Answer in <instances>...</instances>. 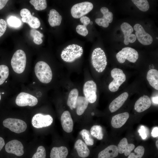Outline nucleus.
I'll return each instance as SVG.
<instances>
[{
  "instance_id": "f257e3e1",
  "label": "nucleus",
  "mask_w": 158,
  "mask_h": 158,
  "mask_svg": "<svg viewBox=\"0 0 158 158\" xmlns=\"http://www.w3.org/2000/svg\"><path fill=\"white\" fill-rule=\"evenodd\" d=\"M35 75L41 82L48 83L51 81L52 73L49 66L45 62L39 61L37 62L35 67Z\"/></svg>"
},
{
  "instance_id": "f03ea898",
  "label": "nucleus",
  "mask_w": 158,
  "mask_h": 158,
  "mask_svg": "<svg viewBox=\"0 0 158 158\" xmlns=\"http://www.w3.org/2000/svg\"><path fill=\"white\" fill-rule=\"evenodd\" d=\"M91 63L98 72H102L105 70L107 64V59L105 52L100 48H97L93 51Z\"/></svg>"
},
{
  "instance_id": "7ed1b4c3",
  "label": "nucleus",
  "mask_w": 158,
  "mask_h": 158,
  "mask_svg": "<svg viewBox=\"0 0 158 158\" xmlns=\"http://www.w3.org/2000/svg\"><path fill=\"white\" fill-rule=\"evenodd\" d=\"M83 50L82 47L78 45L72 44L67 46L62 51L61 57L64 61L72 62L82 55Z\"/></svg>"
},
{
  "instance_id": "20e7f679",
  "label": "nucleus",
  "mask_w": 158,
  "mask_h": 158,
  "mask_svg": "<svg viewBox=\"0 0 158 158\" xmlns=\"http://www.w3.org/2000/svg\"><path fill=\"white\" fill-rule=\"evenodd\" d=\"M26 63L25 54L21 49L17 50L14 54L11 61V64L13 71L20 74L25 70Z\"/></svg>"
},
{
  "instance_id": "39448f33",
  "label": "nucleus",
  "mask_w": 158,
  "mask_h": 158,
  "mask_svg": "<svg viewBox=\"0 0 158 158\" xmlns=\"http://www.w3.org/2000/svg\"><path fill=\"white\" fill-rule=\"evenodd\" d=\"M111 75L114 79L109 84L108 87L110 91L114 92L118 90L119 87L125 81L126 77L123 71L117 68L111 70Z\"/></svg>"
},
{
  "instance_id": "423d86ee",
  "label": "nucleus",
  "mask_w": 158,
  "mask_h": 158,
  "mask_svg": "<svg viewBox=\"0 0 158 158\" xmlns=\"http://www.w3.org/2000/svg\"><path fill=\"white\" fill-rule=\"evenodd\" d=\"M116 58L120 63H124L126 59L135 63L138 58V54L135 49L130 47L123 48L116 54Z\"/></svg>"
},
{
  "instance_id": "0eeeda50",
  "label": "nucleus",
  "mask_w": 158,
  "mask_h": 158,
  "mask_svg": "<svg viewBox=\"0 0 158 158\" xmlns=\"http://www.w3.org/2000/svg\"><path fill=\"white\" fill-rule=\"evenodd\" d=\"M93 8L92 4L88 1L76 4L71 8V13L73 18H79L88 13Z\"/></svg>"
},
{
  "instance_id": "6e6552de",
  "label": "nucleus",
  "mask_w": 158,
  "mask_h": 158,
  "mask_svg": "<svg viewBox=\"0 0 158 158\" xmlns=\"http://www.w3.org/2000/svg\"><path fill=\"white\" fill-rule=\"evenodd\" d=\"M3 125L11 131L17 133L25 131L27 128V124L24 121L16 118H6L3 121Z\"/></svg>"
},
{
  "instance_id": "1a4fd4ad",
  "label": "nucleus",
  "mask_w": 158,
  "mask_h": 158,
  "mask_svg": "<svg viewBox=\"0 0 158 158\" xmlns=\"http://www.w3.org/2000/svg\"><path fill=\"white\" fill-rule=\"evenodd\" d=\"M97 87L96 83L92 80L86 82L83 88L85 97L90 103H94L96 100Z\"/></svg>"
},
{
  "instance_id": "9d476101",
  "label": "nucleus",
  "mask_w": 158,
  "mask_h": 158,
  "mask_svg": "<svg viewBox=\"0 0 158 158\" xmlns=\"http://www.w3.org/2000/svg\"><path fill=\"white\" fill-rule=\"evenodd\" d=\"M53 122V118L50 115L37 114L33 117L31 122L33 127L39 128L49 126Z\"/></svg>"
},
{
  "instance_id": "9b49d317",
  "label": "nucleus",
  "mask_w": 158,
  "mask_h": 158,
  "mask_svg": "<svg viewBox=\"0 0 158 158\" xmlns=\"http://www.w3.org/2000/svg\"><path fill=\"white\" fill-rule=\"evenodd\" d=\"M16 104L20 107L29 106L33 107L37 103V99L28 93L21 92L17 96L16 99Z\"/></svg>"
},
{
  "instance_id": "f8f14e48",
  "label": "nucleus",
  "mask_w": 158,
  "mask_h": 158,
  "mask_svg": "<svg viewBox=\"0 0 158 158\" xmlns=\"http://www.w3.org/2000/svg\"><path fill=\"white\" fill-rule=\"evenodd\" d=\"M135 36L140 42L144 45L150 44L153 42L152 37L145 30L142 26L139 24H136L134 26Z\"/></svg>"
},
{
  "instance_id": "ddd939ff",
  "label": "nucleus",
  "mask_w": 158,
  "mask_h": 158,
  "mask_svg": "<svg viewBox=\"0 0 158 158\" xmlns=\"http://www.w3.org/2000/svg\"><path fill=\"white\" fill-rule=\"evenodd\" d=\"M20 14L22 17V21L28 23L31 28L36 29L40 26V22L39 19L32 15L28 9L25 8L22 9Z\"/></svg>"
},
{
  "instance_id": "4468645a",
  "label": "nucleus",
  "mask_w": 158,
  "mask_h": 158,
  "mask_svg": "<svg viewBox=\"0 0 158 158\" xmlns=\"http://www.w3.org/2000/svg\"><path fill=\"white\" fill-rule=\"evenodd\" d=\"M23 146L21 142L16 140L9 141L5 146V150L7 152L13 154L18 156L23 154Z\"/></svg>"
},
{
  "instance_id": "2eb2a0df",
  "label": "nucleus",
  "mask_w": 158,
  "mask_h": 158,
  "mask_svg": "<svg viewBox=\"0 0 158 158\" xmlns=\"http://www.w3.org/2000/svg\"><path fill=\"white\" fill-rule=\"evenodd\" d=\"M121 28L124 35V43L125 45H127L129 43H133L136 41L135 35L132 34L133 29L130 24L124 22L121 24Z\"/></svg>"
},
{
  "instance_id": "dca6fc26",
  "label": "nucleus",
  "mask_w": 158,
  "mask_h": 158,
  "mask_svg": "<svg viewBox=\"0 0 158 158\" xmlns=\"http://www.w3.org/2000/svg\"><path fill=\"white\" fill-rule=\"evenodd\" d=\"M100 11L103 14V16L102 18L96 19L95 22L99 26L107 28L109 26V23L112 21L113 14L111 12L109 11L107 8L104 7L101 8Z\"/></svg>"
},
{
  "instance_id": "f3484780",
  "label": "nucleus",
  "mask_w": 158,
  "mask_h": 158,
  "mask_svg": "<svg viewBox=\"0 0 158 158\" xmlns=\"http://www.w3.org/2000/svg\"><path fill=\"white\" fill-rule=\"evenodd\" d=\"M61 120L62 127L66 132L70 133L73 130V123L70 112L65 111L61 116Z\"/></svg>"
},
{
  "instance_id": "a211bd4d",
  "label": "nucleus",
  "mask_w": 158,
  "mask_h": 158,
  "mask_svg": "<svg viewBox=\"0 0 158 158\" xmlns=\"http://www.w3.org/2000/svg\"><path fill=\"white\" fill-rule=\"evenodd\" d=\"M151 105V102L150 97L144 95L140 97L136 101L134 109L137 112H141L149 108Z\"/></svg>"
},
{
  "instance_id": "6ab92c4d",
  "label": "nucleus",
  "mask_w": 158,
  "mask_h": 158,
  "mask_svg": "<svg viewBox=\"0 0 158 158\" xmlns=\"http://www.w3.org/2000/svg\"><path fill=\"white\" fill-rule=\"evenodd\" d=\"M128 96V93L127 92H124L113 100L109 106V109L111 112H114L121 107Z\"/></svg>"
},
{
  "instance_id": "aec40b11",
  "label": "nucleus",
  "mask_w": 158,
  "mask_h": 158,
  "mask_svg": "<svg viewBox=\"0 0 158 158\" xmlns=\"http://www.w3.org/2000/svg\"><path fill=\"white\" fill-rule=\"evenodd\" d=\"M129 113L127 112L116 114L112 118L111 124L115 128H119L121 127L126 123L129 117Z\"/></svg>"
},
{
  "instance_id": "412c9836",
  "label": "nucleus",
  "mask_w": 158,
  "mask_h": 158,
  "mask_svg": "<svg viewBox=\"0 0 158 158\" xmlns=\"http://www.w3.org/2000/svg\"><path fill=\"white\" fill-rule=\"evenodd\" d=\"M135 147L134 144L128 143L126 138H124L121 140L118 145V153L120 154L124 153L125 155L127 156L129 155Z\"/></svg>"
},
{
  "instance_id": "4be33fe9",
  "label": "nucleus",
  "mask_w": 158,
  "mask_h": 158,
  "mask_svg": "<svg viewBox=\"0 0 158 158\" xmlns=\"http://www.w3.org/2000/svg\"><path fill=\"white\" fill-rule=\"evenodd\" d=\"M117 147L111 145L101 151L98 154V158H114L118 154Z\"/></svg>"
},
{
  "instance_id": "5701e85b",
  "label": "nucleus",
  "mask_w": 158,
  "mask_h": 158,
  "mask_svg": "<svg viewBox=\"0 0 158 158\" xmlns=\"http://www.w3.org/2000/svg\"><path fill=\"white\" fill-rule=\"evenodd\" d=\"M74 148L77 151L78 156L80 157L86 158L90 154V150L87 145L80 139H78L76 141Z\"/></svg>"
},
{
  "instance_id": "b1692460",
  "label": "nucleus",
  "mask_w": 158,
  "mask_h": 158,
  "mask_svg": "<svg viewBox=\"0 0 158 158\" xmlns=\"http://www.w3.org/2000/svg\"><path fill=\"white\" fill-rule=\"evenodd\" d=\"M147 79L149 84L155 89L158 90V71L156 69L150 70L147 75Z\"/></svg>"
},
{
  "instance_id": "393cba45",
  "label": "nucleus",
  "mask_w": 158,
  "mask_h": 158,
  "mask_svg": "<svg viewBox=\"0 0 158 158\" xmlns=\"http://www.w3.org/2000/svg\"><path fill=\"white\" fill-rule=\"evenodd\" d=\"M48 22L51 27L59 25L62 20V17L55 9H52L49 11Z\"/></svg>"
},
{
  "instance_id": "a878e982",
  "label": "nucleus",
  "mask_w": 158,
  "mask_h": 158,
  "mask_svg": "<svg viewBox=\"0 0 158 158\" xmlns=\"http://www.w3.org/2000/svg\"><path fill=\"white\" fill-rule=\"evenodd\" d=\"M68 153L67 148L64 146L54 147L51 149L50 158H66Z\"/></svg>"
},
{
  "instance_id": "bb28decb",
  "label": "nucleus",
  "mask_w": 158,
  "mask_h": 158,
  "mask_svg": "<svg viewBox=\"0 0 158 158\" xmlns=\"http://www.w3.org/2000/svg\"><path fill=\"white\" fill-rule=\"evenodd\" d=\"M89 103L85 97L78 96L76 102V112L77 114L82 115L87 108Z\"/></svg>"
},
{
  "instance_id": "cd10ccee",
  "label": "nucleus",
  "mask_w": 158,
  "mask_h": 158,
  "mask_svg": "<svg viewBox=\"0 0 158 158\" xmlns=\"http://www.w3.org/2000/svg\"><path fill=\"white\" fill-rule=\"evenodd\" d=\"M78 95L77 89L74 88L70 92L67 99V104L71 110L76 107V102Z\"/></svg>"
},
{
  "instance_id": "c85d7f7f",
  "label": "nucleus",
  "mask_w": 158,
  "mask_h": 158,
  "mask_svg": "<svg viewBox=\"0 0 158 158\" xmlns=\"http://www.w3.org/2000/svg\"><path fill=\"white\" fill-rule=\"evenodd\" d=\"M92 135L99 140H102L103 137V134L102 127L99 125H94L92 126L90 130Z\"/></svg>"
},
{
  "instance_id": "c756f323",
  "label": "nucleus",
  "mask_w": 158,
  "mask_h": 158,
  "mask_svg": "<svg viewBox=\"0 0 158 158\" xmlns=\"http://www.w3.org/2000/svg\"><path fill=\"white\" fill-rule=\"evenodd\" d=\"M131 1L141 11L145 12L149 8V3L147 0H132Z\"/></svg>"
},
{
  "instance_id": "7c9ffc66",
  "label": "nucleus",
  "mask_w": 158,
  "mask_h": 158,
  "mask_svg": "<svg viewBox=\"0 0 158 158\" xmlns=\"http://www.w3.org/2000/svg\"><path fill=\"white\" fill-rule=\"evenodd\" d=\"M30 34L33 38V41L36 44L40 45L42 43L43 40L42 37L43 35L39 31L34 29H32L30 31Z\"/></svg>"
},
{
  "instance_id": "2f4dec72",
  "label": "nucleus",
  "mask_w": 158,
  "mask_h": 158,
  "mask_svg": "<svg viewBox=\"0 0 158 158\" xmlns=\"http://www.w3.org/2000/svg\"><path fill=\"white\" fill-rule=\"evenodd\" d=\"M7 22L9 27L14 28H19L22 25L20 20L14 16H11L8 17L7 19Z\"/></svg>"
},
{
  "instance_id": "473e14b6",
  "label": "nucleus",
  "mask_w": 158,
  "mask_h": 158,
  "mask_svg": "<svg viewBox=\"0 0 158 158\" xmlns=\"http://www.w3.org/2000/svg\"><path fill=\"white\" fill-rule=\"evenodd\" d=\"M29 2L37 11L44 10L47 7V1L45 0H31Z\"/></svg>"
},
{
  "instance_id": "72a5a7b5",
  "label": "nucleus",
  "mask_w": 158,
  "mask_h": 158,
  "mask_svg": "<svg viewBox=\"0 0 158 158\" xmlns=\"http://www.w3.org/2000/svg\"><path fill=\"white\" fill-rule=\"evenodd\" d=\"M83 139L87 145L91 146L93 145L94 141L90 136L89 132L86 129H83L80 132Z\"/></svg>"
},
{
  "instance_id": "f704fd0d",
  "label": "nucleus",
  "mask_w": 158,
  "mask_h": 158,
  "mask_svg": "<svg viewBox=\"0 0 158 158\" xmlns=\"http://www.w3.org/2000/svg\"><path fill=\"white\" fill-rule=\"evenodd\" d=\"M9 69L5 65H0V85L2 84L7 78L9 75Z\"/></svg>"
},
{
  "instance_id": "c9c22d12",
  "label": "nucleus",
  "mask_w": 158,
  "mask_h": 158,
  "mask_svg": "<svg viewBox=\"0 0 158 158\" xmlns=\"http://www.w3.org/2000/svg\"><path fill=\"white\" fill-rule=\"evenodd\" d=\"M145 148L142 146H139L134 150V153H130L128 158H141L145 152Z\"/></svg>"
},
{
  "instance_id": "e433bc0d",
  "label": "nucleus",
  "mask_w": 158,
  "mask_h": 158,
  "mask_svg": "<svg viewBox=\"0 0 158 158\" xmlns=\"http://www.w3.org/2000/svg\"><path fill=\"white\" fill-rule=\"evenodd\" d=\"M46 156L45 149L43 146H40L38 147L36 152L32 158H46Z\"/></svg>"
},
{
  "instance_id": "4c0bfd02",
  "label": "nucleus",
  "mask_w": 158,
  "mask_h": 158,
  "mask_svg": "<svg viewBox=\"0 0 158 158\" xmlns=\"http://www.w3.org/2000/svg\"><path fill=\"white\" fill-rule=\"evenodd\" d=\"M76 31L79 35L85 37L88 34V31L86 26L83 25H79L76 27Z\"/></svg>"
},
{
  "instance_id": "58836bf2",
  "label": "nucleus",
  "mask_w": 158,
  "mask_h": 158,
  "mask_svg": "<svg viewBox=\"0 0 158 158\" xmlns=\"http://www.w3.org/2000/svg\"><path fill=\"white\" fill-rule=\"evenodd\" d=\"M7 24L5 20L0 19V37L3 35L6 29Z\"/></svg>"
},
{
  "instance_id": "ea45409f",
  "label": "nucleus",
  "mask_w": 158,
  "mask_h": 158,
  "mask_svg": "<svg viewBox=\"0 0 158 158\" xmlns=\"http://www.w3.org/2000/svg\"><path fill=\"white\" fill-rule=\"evenodd\" d=\"M147 128L144 126H141L138 130L140 135L143 140L145 139L147 137Z\"/></svg>"
},
{
  "instance_id": "a19ab883",
  "label": "nucleus",
  "mask_w": 158,
  "mask_h": 158,
  "mask_svg": "<svg viewBox=\"0 0 158 158\" xmlns=\"http://www.w3.org/2000/svg\"><path fill=\"white\" fill-rule=\"evenodd\" d=\"M81 22L83 24V25L87 27L90 21L89 18L86 16H84L80 18Z\"/></svg>"
},
{
  "instance_id": "79ce46f5",
  "label": "nucleus",
  "mask_w": 158,
  "mask_h": 158,
  "mask_svg": "<svg viewBox=\"0 0 158 158\" xmlns=\"http://www.w3.org/2000/svg\"><path fill=\"white\" fill-rule=\"evenodd\" d=\"M158 128L155 127L152 129L151 132V135L154 138L157 137L158 136Z\"/></svg>"
},
{
  "instance_id": "37998d69",
  "label": "nucleus",
  "mask_w": 158,
  "mask_h": 158,
  "mask_svg": "<svg viewBox=\"0 0 158 158\" xmlns=\"http://www.w3.org/2000/svg\"><path fill=\"white\" fill-rule=\"evenodd\" d=\"M8 1V0H0V10L5 6Z\"/></svg>"
},
{
  "instance_id": "c03bdc74",
  "label": "nucleus",
  "mask_w": 158,
  "mask_h": 158,
  "mask_svg": "<svg viewBox=\"0 0 158 158\" xmlns=\"http://www.w3.org/2000/svg\"><path fill=\"white\" fill-rule=\"evenodd\" d=\"M5 144L4 139L2 137H0V151L3 148Z\"/></svg>"
},
{
  "instance_id": "a18cd8bd",
  "label": "nucleus",
  "mask_w": 158,
  "mask_h": 158,
  "mask_svg": "<svg viewBox=\"0 0 158 158\" xmlns=\"http://www.w3.org/2000/svg\"><path fill=\"white\" fill-rule=\"evenodd\" d=\"M158 96L152 97V100L153 102L156 104H158Z\"/></svg>"
},
{
  "instance_id": "49530a36",
  "label": "nucleus",
  "mask_w": 158,
  "mask_h": 158,
  "mask_svg": "<svg viewBox=\"0 0 158 158\" xmlns=\"http://www.w3.org/2000/svg\"><path fill=\"white\" fill-rule=\"evenodd\" d=\"M158 140H157L156 142V145L157 148L158 149Z\"/></svg>"
},
{
  "instance_id": "de8ad7c7",
  "label": "nucleus",
  "mask_w": 158,
  "mask_h": 158,
  "mask_svg": "<svg viewBox=\"0 0 158 158\" xmlns=\"http://www.w3.org/2000/svg\"><path fill=\"white\" fill-rule=\"evenodd\" d=\"M89 23L91 25H92L93 24V22L92 21H90Z\"/></svg>"
},
{
  "instance_id": "09e8293b",
  "label": "nucleus",
  "mask_w": 158,
  "mask_h": 158,
  "mask_svg": "<svg viewBox=\"0 0 158 158\" xmlns=\"http://www.w3.org/2000/svg\"><path fill=\"white\" fill-rule=\"evenodd\" d=\"M34 14V13H32V15H33Z\"/></svg>"
},
{
  "instance_id": "8fccbe9b",
  "label": "nucleus",
  "mask_w": 158,
  "mask_h": 158,
  "mask_svg": "<svg viewBox=\"0 0 158 158\" xmlns=\"http://www.w3.org/2000/svg\"><path fill=\"white\" fill-rule=\"evenodd\" d=\"M1 99V95L0 94V101Z\"/></svg>"
},
{
  "instance_id": "3c124183",
  "label": "nucleus",
  "mask_w": 158,
  "mask_h": 158,
  "mask_svg": "<svg viewBox=\"0 0 158 158\" xmlns=\"http://www.w3.org/2000/svg\"><path fill=\"white\" fill-rule=\"evenodd\" d=\"M41 29L42 30V28H41Z\"/></svg>"
},
{
  "instance_id": "603ef678",
  "label": "nucleus",
  "mask_w": 158,
  "mask_h": 158,
  "mask_svg": "<svg viewBox=\"0 0 158 158\" xmlns=\"http://www.w3.org/2000/svg\"><path fill=\"white\" fill-rule=\"evenodd\" d=\"M156 38H157V39H158V37H157Z\"/></svg>"
},
{
  "instance_id": "864d4df0",
  "label": "nucleus",
  "mask_w": 158,
  "mask_h": 158,
  "mask_svg": "<svg viewBox=\"0 0 158 158\" xmlns=\"http://www.w3.org/2000/svg\"><path fill=\"white\" fill-rule=\"evenodd\" d=\"M4 92H2V94H4Z\"/></svg>"
}]
</instances>
